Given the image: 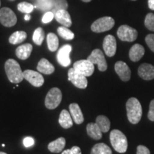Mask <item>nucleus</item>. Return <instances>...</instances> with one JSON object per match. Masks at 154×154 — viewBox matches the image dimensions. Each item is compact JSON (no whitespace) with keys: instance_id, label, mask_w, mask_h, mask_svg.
Here are the masks:
<instances>
[{"instance_id":"nucleus-29","label":"nucleus","mask_w":154,"mask_h":154,"mask_svg":"<svg viewBox=\"0 0 154 154\" xmlns=\"http://www.w3.org/2000/svg\"><path fill=\"white\" fill-rule=\"evenodd\" d=\"M44 36H45V35H44V31L43 30V29L38 27L34 30L32 39H33V42L36 45L41 46L44 39Z\"/></svg>"},{"instance_id":"nucleus-15","label":"nucleus","mask_w":154,"mask_h":154,"mask_svg":"<svg viewBox=\"0 0 154 154\" xmlns=\"http://www.w3.org/2000/svg\"><path fill=\"white\" fill-rule=\"evenodd\" d=\"M138 74L140 78L144 80H152L154 79V66L150 63H142L138 67Z\"/></svg>"},{"instance_id":"nucleus-17","label":"nucleus","mask_w":154,"mask_h":154,"mask_svg":"<svg viewBox=\"0 0 154 154\" xmlns=\"http://www.w3.org/2000/svg\"><path fill=\"white\" fill-rule=\"evenodd\" d=\"M69 113L76 124H82L84 122V115L81 110L80 106L77 103H73L69 105Z\"/></svg>"},{"instance_id":"nucleus-41","label":"nucleus","mask_w":154,"mask_h":154,"mask_svg":"<svg viewBox=\"0 0 154 154\" xmlns=\"http://www.w3.org/2000/svg\"><path fill=\"white\" fill-rule=\"evenodd\" d=\"M30 19H31V16L29 14H26V15H25V17H24V19L26 21H29L30 20Z\"/></svg>"},{"instance_id":"nucleus-9","label":"nucleus","mask_w":154,"mask_h":154,"mask_svg":"<svg viewBox=\"0 0 154 154\" xmlns=\"http://www.w3.org/2000/svg\"><path fill=\"white\" fill-rule=\"evenodd\" d=\"M73 68L79 74L85 76H90L94 72V64L88 59L77 61L74 63Z\"/></svg>"},{"instance_id":"nucleus-39","label":"nucleus","mask_w":154,"mask_h":154,"mask_svg":"<svg viewBox=\"0 0 154 154\" xmlns=\"http://www.w3.org/2000/svg\"><path fill=\"white\" fill-rule=\"evenodd\" d=\"M23 143H24V146L26 148H29L31 146L34 145V138L32 137H29V136L24 138V140H23Z\"/></svg>"},{"instance_id":"nucleus-2","label":"nucleus","mask_w":154,"mask_h":154,"mask_svg":"<svg viewBox=\"0 0 154 154\" xmlns=\"http://www.w3.org/2000/svg\"><path fill=\"white\" fill-rule=\"evenodd\" d=\"M127 117L132 124H137L139 123L142 117V106L139 101L136 98L131 97L126 102Z\"/></svg>"},{"instance_id":"nucleus-37","label":"nucleus","mask_w":154,"mask_h":154,"mask_svg":"<svg viewBox=\"0 0 154 154\" xmlns=\"http://www.w3.org/2000/svg\"><path fill=\"white\" fill-rule=\"evenodd\" d=\"M148 118L150 121H154V99L152 100L150 103L149 111L148 113Z\"/></svg>"},{"instance_id":"nucleus-44","label":"nucleus","mask_w":154,"mask_h":154,"mask_svg":"<svg viewBox=\"0 0 154 154\" xmlns=\"http://www.w3.org/2000/svg\"><path fill=\"white\" fill-rule=\"evenodd\" d=\"M0 6H1V1H0Z\"/></svg>"},{"instance_id":"nucleus-43","label":"nucleus","mask_w":154,"mask_h":154,"mask_svg":"<svg viewBox=\"0 0 154 154\" xmlns=\"http://www.w3.org/2000/svg\"><path fill=\"white\" fill-rule=\"evenodd\" d=\"M0 154H7V153H5V152H1V151H0Z\"/></svg>"},{"instance_id":"nucleus-19","label":"nucleus","mask_w":154,"mask_h":154,"mask_svg":"<svg viewBox=\"0 0 154 154\" xmlns=\"http://www.w3.org/2000/svg\"><path fill=\"white\" fill-rule=\"evenodd\" d=\"M32 50H33V47H32V44H22V45L19 46L17 48L16 55L19 59H22V60H25V59H27L30 57Z\"/></svg>"},{"instance_id":"nucleus-23","label":"nucleus","mask_w":154,"mask_h":154,"mask_svg":"<svg viewBox=\"0 0 154 154\" xmlns=\"http://www.w3.org/2000/svg\"><path fill=\"white\" fill-rule=\"evenodd\" d=\"M59 123L63 128H69L73 126L72 116L67 110H62L59 116Z\"/></svg>"},{"instance_id":"nucleus-1","label":"nucleus","mask_w":154,"mask_h":154,"mask_svg":"<svg viewBox=\"0 0 154 154\" xmlns=\"http://www.w3.org/2000/svg\"><path fill=\"white\" fill-rule=\"evenodd\" d=\"M5 69L7 78L11 83L17 84L22 82L24 79L19 63L14 59H9L6 61Z\"/></svg>"},{"instance_id":"nucleus-25","label":"nucleus","mask_w":154,"mask_h":154,"mask_svg":"<svg viewBox=\"0 0 154 154\" xmlns=\"http://www.w3.org/2000/svg\"><path fill=\"white\" fill-rule=\"evenodd\" d=\"M96 123L103 133H106L110 129L111 122L109 119L105 116L100 115L97 116L96 119Z\"/></svg>"},{"instance_id":"nucleus-11","label":"nucleus","mask_w":154,"mask_h":154,"mask_svg":"<svg viewBox=\"0 0 154 154\" xmlns=\"http://www.w3.org/2000/svg\"><path fill=\"white\" fill-rule=\"evenodd\" d=\"M72 47L70 44H65L58 51L57 59V61L61 66L66 67L71 64V59L69 57Z\"/></svg>"},{"instance_id":"nucleus-27","label":"nucleus","mask_w":154,"mask_h":154,"mask_svg":"<svg viewBox=\"0 0 154 154\" xmlns=\"http://www.w3.org/2000/svg\"><path fill=\"white\" fill-rule=\"evenodd\" d=\"M91 154H112V151L106 144L99 143L94 146L91 149Z\"/></svg>"},{"instance_id":"nucleus-6","label":"nucleus","mask_w":154,"mask_h":154,"mask_svg":"<svg viewBox=\"0 0 154 154\" xmlns=\"http://www.w3.org/2000/svg\"><path fill=\"white\" fill-rule=\"evenodd\" d=\"M119 39L123 42H132L138 37V32L128 25H121L117 31Z\"/></svg>"},{"instance_id":"nucleus-31","label":"nucleus","mask_w":154,"mask_h":154,"mask_svg":"<svg viewBox=\"0 0 154 154\" xmlns=\"http://www.w3.org/2000/svg\"><path fill=\"white\" fill-rule=\"evenodd\" d=\"M68 8V3L66 0H54V4L53 9L51 11L54 14L57 11L61 10V9H66L67 10Z\"/></svg>"},{"instance_id":"nucleus-40","label":"nucleus","mask_w":154,"mask_h":154,"mask_svg":"<svg viewBox=\"0 0 154 154\" xmlns=\"http://www.w3.org/2000/svg\"><path fill=\"white\" fill-rule=\"evenodd\" d=\"M148 6L150 9L154 11V0H148Z\"/></svg>"},{"instance_id":"nucleus-8","label":"nucleus","mask_w":154,"mask_h":154,"mask_svg":"<svg viewBox=\"0 0 154 154\" xmlns=\"http://www.w3.org/2000/svg\"><path fill=\"white\" fill-rule=\"evenodd\" d=\"M87 59L94 64H97L100 72H105L107 69L106 61L101 50L99 49H94L91 54L88 56Z\"/></svg>"},{"instance_id":"nucleus-12","label":"nucleus","mask_w":154,"mask_h":154,"mask_svg":"<svg viewBox=\"0 0 154 154\" xmlns=\"http://www.w3.org/2000/svg\"><path fill=\"white\" fill-rule=\"evenodd\" d=\"M24 78L35 87H40L44 84V79L42 75L35 71L27 69L23 72Z\"/></svg>"},{"instance_id":"nucleus-24","label":"nucleus","mask_w":154,"mask_h":154,"mask_svg":"<svg viewBox=\"0 0 154 154\" xmlns=\"http://www.w3.org/2000/svg\"><path fill=\"white\" fill-rule=\"evenodd\" d=\"M54 0H36L34 7L42 11H49L53 9Z\"/></svg>"},{"instance_id":"nucleus-30","label":"nucleus","mask_w":154,"mask_h":154,"mask_svg":"<svg viewBox=\"0 0 154 154\" xmlns=\"http://www.w3.org/2000/svg\"><path fill=\"white\" fill-rule=\"evenodd\" d=\"M59 35L66 40H72L74 38V34L66 26H60L57 29Z\"/></svg>"},{"instance_id":"nucleus-16","label":"nucleus","mask_w":154,"mask_h":154,"mask_svg":"<svg viewBox=\"0 0 154 154\" xmlns=\"http://www.w3.org/2000/svg\"><path fill=\"white\" fill-rule=\"evenodd\" d=\"M54 18L59 24L63 26L70 27L72 24V21L70 14L66 9H61L54 13Z\"/></svg>"},{"instance_id":"nucleus-34","label":"nucleus","mask_w":154,"mask_h":154,"mask_svg":"<svg viewBox=\"0 0 154 154\" xmlns=\"http://www.w3.org/2000/svg\"><path fill=\"white\" fill-rule=\"evenodd\" d=\"M145 41L148 47L154 53V34H149L146 36Z\"/></svg>"},{"instance_id":"nucleus-21","label":"nucleus","mask_w":154,"mask_h":154,"mask_svg":"<svg viewBox=\"0 0 154 154\" xmlns=\"http://www.w3.org/2000/svg\"><path fill=\"white\" fill-rule=\"evenodd\" d=\"M65 145H66V140H65V138L60 137L57 138V140L49 143V145H48V149L51 153H58L62 151V150L64 149Z\"/></svg>"},{"instance_id":"nucleus-20","label":"nucleus","mask_w":154,"mask_h":154,"mask_svg":"<svg viewBox=\"0 0 154 154\" xmlns=\"http://www.w3.org/2000/svg\"><path fill=\"white\" fill-rule=\"evenodd\" d=\"M38 72L40 73H42L44 74H51L54 72L55 69L53 64H51L47 59H42L41 60L38 61L37 66H36Z\"/></svg>"},{"instance_id":"nucleus-13","label":"nucleus","mask_w":154,"mask_h":154,"mask_svg":"<svg viewBox=\"0 0 154 154\" xmlns=\"http://www.w3.org/2000/svg\"><path fill=\"white\" fill-rule=\"evenodd\" d=\"M115 71L123 82H128L131 76V72L128 65L124 61H117L115 64Z\"/></svg>"},{"instance_id":"nucleus-26","label":"nucleus","mask_w":154,"mask_h":154,"mask_svg":"<svg viewBox=\"0 0 154 154\" xmlns=\"http://www.w3.org/2000/svg\"><path fill=\"white\" fill-rule=\"evenodd\" d=\"M26 37L27 35L24 31H17L9 36V42L11 44H18L24 42Z\"/></svg>"},{"instance_id":"nucleus-10","label":"nucleus","mask_w":154,"mask_h":154,"mask_svg":"<svg viewBox=\"0 0 154 154\" xmlns=\"http://www.w3.org/2000/svg\"><path fill=\"white\" fill-rule=\"evenodd\" d=\"M68 79L77 88L84 89L87 87L88 81L86 76L79 74L74 70V68L70 69L69 70Z\"/></svg>"},{"instance_id":"nucleus-33","label":"nucleus","mask_w":154,"mask_h":154,"mask_svg":"<svg viewBox=\"0 0 154 154\" xmlns=\"http://www.w3.org/2000/svg\"><path fill=\"white\" fill-rule=\"evenodd\" d=\"M144 24L148 29L154 32V14L153 13H149L147 14L145 20H144Z\"/></svg>"},{"instance_id":"nucleus-14","label":"nucleus","mask_w":154,"mask_h":154,"mask_svg":"<svg viewBox=\"0 0 154 154\" xmlns=\"http://www.w3.org/2000/svg\"><path fill=\"white\" fill-rule=\"evenodd\" d=\"M103 48L104 52L109 57H112L116 52V40L114 36L109 34L104 38L103 42Z\"/></svg>"},{"instance_id":"nucleus-32","label":"nucleus","mask_w":154,"mask_h":154,"mask_svg":"<svg viewBox=\"0 0 154 154\" xmlns=\"http://www.w3.org/2000/svg\"><path fill=\"white\" fill-rule=\"evenodd\" d=\"M34 8V6H33L32 4L25 2H23L19 3L18 5H17V9L19 11L23 13H26V14H29V13L32 12L33 11Z\"/></svg>"},{"instance_id":"nucleus-46","label":"nucleus","mask_w":154,"mask_h":154,"mask_svg":"<svg viewBox=\"0 0 154 154\" xmlns=\"http://www.w3.org/2000/svg\"><path fill=\"white\" fill-rule=\"evenodd\" d=\"M10 1H14V0H10Z\"/></svg>"},{"instance_id":"nucleus-18","label":"nucleus","mask_w":154,"mask_h":154,"mask_svg":"<svg viewBox=\"0 0 154 154\" xmlns=\"http://www.w3.org/2000/svg\"><path fill=\"white\" fill-rule=\"evenodd\" d=\"M145 54V49L139 44H136L133 45L129 51V58L134 62L138 61L143 57Z\"/></svg>"},{"instance_id":"nucleus-42","label":"nucleus","mask_w":154,"mask_h":154,"mask_svg":"<svg viewBox=\"0 0 154 154\" xmlns=\"http://www.w3.org/2000/svg\"><path fill=\"white\" fill-rule=\"evenodd\" d=\"M82 1L84 2H90L92 0H82Z\"/></svg>"},{"instance_id":"nucleus-22","label":"nucleus","mask_w":154,"mask_h":154,"mask_svg":"<svg viewBox=\"0 0 154 154\" xmlns=\"http://www.w3.org/2000/svg\"><path fill=\"white\" fill-rule=\"evenodd\" d=\"M86 131L90 137L95 140H99L102 138V132L96 123H89L86 126Z\"/></svg>"},{"instance_id":"nucleus-35","label":"nucleus","mask_w":154,"mask_h":154,"mask_svg":"<svg viewBox=\"0 0 154 154\" xmlns=\"http://www.w3.org/2000/svg\"><path fill=\"white\" fill-rule=\"evenodd\" d=\"M54 18V14L52 11H47V12L44 14L42 20L44 24H47V23L51 22V21L53 20Z\"/></svg>"},{"instance_id":"nucleus-3","label":"nucleus","mask_w":154,"mask_h":154,"mask_svg":"<svg viewBox=\"0 0 154 154\" xmlns=\"http://www.w3.org/2000/svg\"><path fill=\"white\" fill-rule=\"evenodd\" d=\"M110 141L113 148L118 153H124L128 149V140L126 136L121 131L114 129L110 134Z\"/></svg>"},{"instance_id":"nucleus-36","label":"nucleus","mask_w":154,"mask_h":154,"mask_svg":"<svg viewBox=\"0 0 154 154\" xmlns=\"http://www.w3.org/2000/svg\"><path fill=\"white\" fill-rule=\"evenodd\" d=\"M61 154H82V151L79 146H73L72 149L63 151Z\"/></svg>"},{"instance_id":"nucleus-4","label":"nucleus","mask_w":154,"mask_h":154,"mask_svg":"<svg viewBox=\"0 0 154 154\" xmlns=\"http://www.w3.org/2000/svg\"><path fill=\"white\" fill-rule=\"evenodd\" d=\"M115 24V21L111 17H103L96 20L91 26L92 32L96 33L107 32L111 30Z\"/></svg>"},{"instance_id":"nucleus-38","label":"nucleus","mask_w":154,"mask_h":154,"mask_svg":"<svg viewBox=\"0 0 154 154\" xmlns=\"http://www.w3.org/2000/svg\"><path fill=\"white\" fill-rule=\"evenodd\" d=\"M136 154H151L149 149L145 146L139 145L137 147V151Z\"/></svg>"},{"instance_id":"nucleus-5","label":"nucleus","mask_w":154,"mask_h":154,"mask_svg":"<svg viewBox=\"0 0 154 154\" xmlns=\"http://www.w3.org/2000/svg\"><path fill=\"white\" fill-rule=\"evenodd\" d=\"M62 99V93L58 88H52L49 90L45 98V106L49 109H54L60 104Z\"/></svg>"},{"instance_id":"nucleus-7","label":"nucleus","mask_w":154,"mask_h":154,"mask_svg":"<svg viewBox=\"0 0 154 154\" xmlns=\"http://www.w3.org/2000/svg\"><path fill=\"white\" fill-rule=\"evenodd\" d=\"M17 18L14 12L8 7L0 9V23L7 27H11L17 24Z\"/></svg>"},{"instance_id":"nucleus-45","label":"nucleus","mask_w":154,"mask_h":154,"mask_svg":"<svg viewBox=\"0 0 154 154\" xmlns=\"http://www.w3.org/2000/svg\"><path fill=\"white\" fill-rule=\"evenodd\" d=\"M131 1H136V0H131Z\"/></svg>"},{"instance_id":"nucleus-28","label":"nucleus","mask_w":154,"mask_h":154,"mask_svg":"<svg viewBox=\"0 0 154 154\" xmlns=\"http://www.w3.org/2000/svg\"><path fill=\"white\" fill-rule=\"evenodd\" d=\"M48 48L51 51H56L59 47V38L54 33H49L47 37Z\"/></svg>"}]
</instances>
